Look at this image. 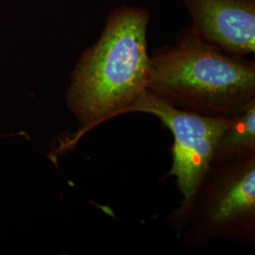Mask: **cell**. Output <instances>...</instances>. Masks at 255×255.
<instances>
[{
    "label": "cell",
    "instance_id": "1",
    "mask_svg": "<svg viewBox=\"0 0 255 255\" xmlns=\"http://www.w3.org/2000/svg\"><path fill=\"white\" fill-rule=\"evenodd\" d=\"M146 9L121 6L110 12L99 40L76 64L66 100L79 123L73 145L93 128L126 115L146 91L147 53Z\"/></svg>",
    "mask_w": 255,
    "mask_h": 255
},
{
    "label": "cell",
    "instance_id": "5",
    "mask_svg": "<svg viewBox=\"0 0 255 255\" xmlns=\"http://www.w3.org/2000/svg\"><path fill=\"white\" fill-rule=\"evenodd\" d=\"M195 32L232 54L255 51V0H182Z\"/></svg>",
    "mask_w": 255,
    "mask_h": 255
},
{
    "label": "cell",
    "instance_id": "4",
    "mask_svg": "<svg viewBox=\"0 0 255 255\" xmlns=\"http://www.w3.org/2000/svg\"><path fill=\"white\" fill-rule=\"evenodd\" d=\"M153 116L173 135L172 166L166 177H174L187 201L212 164L215 148L230 126L232 118H214L178 109L145 91L126 111Z\"/></svg>",
    "mask_w": 255,
    "mask_h": 255
},
{
    "label": "cell",
    "instance_id": "2",
    "mask_svg": "<svg viewBox=\"0 0 255 255\" xmlns=\"http://www.w3.org/2000/svg\"><path fill=\"white\" fill-rule=\"evenodd\" d=\"M146 90L178 109L232 118L255 100V61L210 44L189 26L149 56Z\"/></svg>",
    "mask_w": 255,
    "mask_h": 255
},
{
    "label": "cell",
    "instance_id": "6",
    "mask_svg": "<svg viewBox=\"0 0 255 255\" xmlns=\"http://www.w3.org/2000/svg\"><path fill=\"white\" fill-rule=\"evenodd\" d=\"M255 152V100L233 117L215 148L212 164L232 161Z\"/></svg>",
    "mask_w": 255,
    "mask_h": 255
},
{
    "label": "cell",
    "instance_id": "3",
    "mask_svg": "<svg viewBox=\"0 0 255 255\" xmlns=\"http://www.w3.org/2000/svg\"><path fill=\"white\" fill-rule=\"evenodd\" d=\"M188 247L212 240L255 243V152L211 164L190 198L167 217Z\"/></svg>",
    "mask_w": 255,
    "mask_h": 255
}]
</instances>
